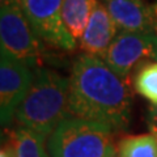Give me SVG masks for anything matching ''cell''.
<instances>
[{
    "mask_svg": "<svg viewBox=\"0 0 157 157\" xmlns=\"http://www.w3.org/2000/svg\"><path fill=\"white\" fill-rule=\"evenodd\" d=\"M70 81L71 115L121 130L130 123L132 97L128 80L101 58L81 54L73 62Z\"/></svg>",
    "mask_w": 157,
    "mask_h": 157,
    "instance_id": "6da1fadb",
    "label": "cell"
},
{
    "mask_svg": "<svg viewBox=\"0 0 157 157\" xmlns=\"http://www.w3.org/2000/svg\"><path fill=\"white\" fill-rule=\"evenodd\" d=\"M68 117H72L68 78L56 71L36 67L32 84L17 107L14 119L20 127H26L48 137Z\"/></svg>",
    "mask_w": 157,
    "mask_h": 157,
    "instance_id": "7a4b0ae2",
    "label": "cell"
},
{
    "mask_svg": "<svg viewBox=\"0 0 157 157\" xmlns=\"http://www.w3.org/2000/svg\"><path fill=\"white\" fill-rule=\"evenodd\" d=\"M51 157H117L113 128L97 122L68 117L47 139Z\"/></svg>",
    "mask_w": 157,
    "mask_h": 157,
    "instance_id": "3957f363",
    "label": "cell"
},
{
    "mask_svg": "<svg viewBox=\"0 0 157 157\" xmlns=\"http://www.w3.org/2000/svg\"><path fill=\"white\" fill-rule=\"evenodd\" d=\"M2 51L30 66H38L43 48L18 0H0Z\"/></svg>",
    "mask_w": 157,
    "mask_h": 157,
    "instance_id": "277c9868",
    "label": "cell"
},
{
    "mask_svg": "<svg viewBox=\"0 0 157 157\" xmlns=\"http://www.w3.org/2000/svg\"><path fill=\"white\" fill-rule=\"evenodd\" d=\"M101 59L117 75L128 80L141 63L157 62V36L155 32H119Z\"/></svg>",
    "mask_w": 157,
    "mask_h": 157,
    "instance_id": "5b68a950",
    "label": "cell"
},
{
    "mask_svg": "<svg viewBox=\"0 0 157 157\" xmlns=\"http://www.w3.org/2000/svg\"><path fill=\"white\" fill-rule=\"evenodd\" d=\"M39 39L54 47L72 51L76 41L66 29L62 17L63 0H18Z\"/></svg>",
    "mask_w": 157,
    "mask_h": 157,
    "instance_id": "8992f818",
    "label": "cell"
},
{
    "mask_svg": "<svg viewBox=\"0 0 157 157\" xmlns=\"http://www.w3.org/2000/svg\"><path fill=\"white\" fill-rule=\"evenodd\" d=\"M30 64L2 51L0 60V115L3 126L14 119L17 107L33 80Z\"/></svg>",
    "mask_w": 157,
    "mask_h": 157,
    "instance_id": "52a82bcc",
    "label": "cell"
},
{
    "mask_svg": "<svg viewBox=\"0 0 157 157\" xmlns=\"http://www.w3.org/2000/svg\"><path fill=\"white\" fill-rule=\"evenodd\" d=\"M118 28L110 13L100 0L97 2L85 32L80 38V50L82 54H89L102 58L118 36Z\"/></svg>",
    "mask_w": 157,
    "mask_h": 157,
    "instance_id": "ba28073f",
    "label": "cell"
},
{
    "mask_svg": "<svg viewBox=\"0 0 157 157\" xmlns=\"http://www.w3.org/2000/svg\"><path fill=\"white\" fill-rule=\"evenodd\" d=\"M119 32H153L151 6L145 0H100Z\"/></svg>",
    "mask_w": 157,
    "mask_h": 157,
    "instance_id": "9c48e42d",
    "label": "cell"
},
{
    "mask_svg": "<svg viewBox=\"0 0 157 157\" xmlns=\"http://www.w3.org/2000/svg\"><path fill=\"white\" fill-rule=\"evenodd\" d=\"M98 0H63L62 17L68 33L80 41Z\"/></svg>",
    "mask_w": 157,
    "mask_h": 157,
    "instance_id": "30bf717a",
    "label": "cell"
},
{
    "mask_svg": "<svg viewBox=\"0 0 157 157\" xmlns=\"http://www.w3.org/2000/svg\"><path fill=\"white\" fill-rule=\"evenodd\" d=\"M47 136L29 130L26 127H18L11 134V140L14 147L16 157H48L46 151Z\"/></svg>",
    "mask_w": 157,
    "mask_h": 157,
    "instance_id": "8fae6325",
    "label": "cell"
},
{
    "mask_svg": "<svg viewBox=\"0 0 157 157\" xmlns=\"http://www.w3.org/2000/svg\"><path fill=\"white\" fill-rule=\"evenodd\" d=\"M117 157H157V136L144 134L122 137L117 145Z\"/></svg>",
    "mask_w": 157,
    "mask_h": 157,
    "instance_id": "7c38bea8",
    "label": "cell"
},
{
    "mask_svg": "<svg viewBox=\"0 0 157 157\" xmlns=\"http://www.w3.org/2000/svg\"><path fill=\"white\" fill-rule=\"evenodd\" d=\"M134 89L152 105H157V62H148L137 68Z\"/></svg>",
    "mask_w": 157,
    "mask_h": 157,
    "instance_id": "4fadbf2b",
    "label": "cell"
},
{
    "mask_svg": "<svg viewBox=\"0 0 157 157\" xmlns=\"http://www.w3.org/2000/svg\"><path fill=\"white\" fill-rule=\"evenodd\" d=\"M148 126L151 134L157 136V105H152L148 109Z\"/></svg>",
    "mask_w": 157,
    "mask_h": 157,
    "instance_id": "5bb4252c",
    "label": "cell"
},
{
    "mask_svg": "<svg viewBox=\"0 0 157 157\" xmlns=\"http://www.w3.org/2000/svg\"><path fill=\"white\" fill-rule=\"evenodd\" d=\"M0 157H16L14 147L11 140H8L6 144H3L2 151H0Z\"/></svg>",
    "mask_w": 157,
    "mask_h": 157,
    "instance_id": "9a60e30c",
    "label": "cell"
},
{
    "mask_svg": "<svg viewBox=\"0 0 157 157\" xmlns=\"http://www.w3.org/2000/svg\"><path fill=\"white\" fill-rule=\"evenodd\" d=\"M151 24H152V30L157 36V0L151 4Z\"/></svg>",
    "mask_w": 157,
    "mask_h": 157,
    "instance_id": "2e32d148",
    "label": "cell"
}]
</instances>
